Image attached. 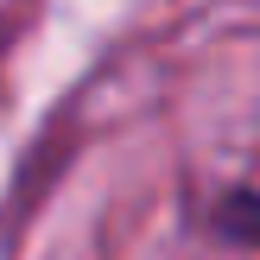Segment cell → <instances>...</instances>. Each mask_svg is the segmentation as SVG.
I'll return each mask as SVG.
<instances>
[{
	"mask_svg": "<svg viewBox=\"0 0 260 260\" xmlns=\"http://www.w3.org/2000/svg\"><path fill=\"white\" fill-rule=\"evenodd\" d=\"M184 222L203 241L235 254H260V184H210L184 197Z\"/></svg>",
	"mask_w": 260,
	"mask_h": 260,
	"instance_id": "obj_1",
	"label": "cell"
}]
</instances>
